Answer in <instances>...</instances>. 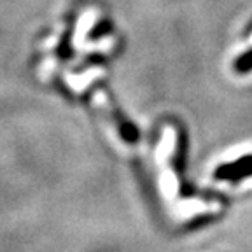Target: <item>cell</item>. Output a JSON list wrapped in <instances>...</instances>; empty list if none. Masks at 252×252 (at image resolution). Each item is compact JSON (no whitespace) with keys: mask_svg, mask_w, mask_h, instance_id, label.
<instances>
[{"mask_svg":"<svg viewBox=\"0 0 252 252\" xmlns=\"http://www.w3.org/2000/svg\"><path fill=\"white\" fill-rule=\"evenodd\" d=\"M247 175H252V156L244 158L240 161H236L235 165L222 166L216 173L217 179H242Z\"/></svg>","mask_w":252,"mask_h":252,"instance_id":"6da1fadb","label":"cell"}]
</instances>
